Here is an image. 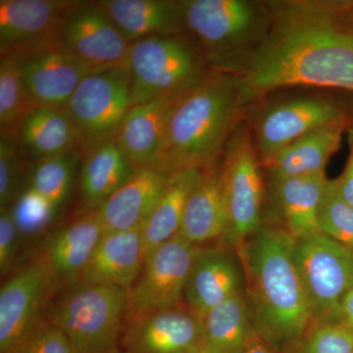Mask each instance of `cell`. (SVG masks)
Segmentation results:
<instances>
[{
	"label": "cell",
	"instance_id": "obj_18",
	"mask_svg": "<svg viewBox=\"0 0 353 353\" xmlns=\"http://www.w3.org/2000/svg\"><path fill=\"white\" fill-rule=\"evenodd\" d=\"M241 285L240 267L230 253L201 250L185 287L188 308L202 321L216 306L243 292Z\"/></svg>",
	"mask_w": 353,
	"mask_h": 353
},
{
	"label": "cell",
	"instance_id": "obj_36",
	"mask_svg": "<svg viewBox=\"0 0 353 353\" xmlns=\"http://www.w3.org/2000/svg\"><path fill=\"white\" fill-rule=\"evenodd\" d=\"M17 353H76L61 330L41 322L31 338Z\"/></svg>",
	"mask_w": 353,
	"mask_h": 353
},
{
	"label": "cell",
	"instance_id": "obj_19",
	"mask_svg": "<svg viewBox=\"0 0 353 353\" xmlns=\"http://www.w3.org/2000/svg\"><path fill=\"white\" fill-rule=\"evenodd\" d=\"M145 264L141 228L103 234L85 270L81 282L116 285L129 290Z\"/></svg>",
	"mask_w": 353,
	"mask_h": 353
},
{
	"label": "cell",
	"instance_id": "obj_17",
	"mask_svg": "<svg viewBox=\"0 0 353 353\" xmlns=\"http://www.w3.org/2000/svg\"><path fill=\"white\" fill-rule=\"evenodd\" d=\"M169 178L170 174L153 167H134L129 180L97 209L105 234L143 226Z\"/></svg>",
	"mask_w": 353,
	"mask_h": 353
},
{
	"label": "cell",
	"instance_id": "obj_27",
	"mask_svg": "<svg viewBox=\"0 0 353 353\" xmlns=\"http://www.w3.org/2000/svg\"><path fill=\"white\" fill-rule=\"evenodd\" d=\"M202 171L187 169L170 174L166 189L141 227L145 261L180 231L188 199Z\"/></svg>",
	"mask_w": 353,
	"mask_h": 353
},
{
	"label": "cell",
	"instance_id": "obj_4",
	"mask_svg": "<svg viewBox=\"0 0 353 353\" xmlns=\"http://www.w3.org/2000/svg\"><path fill=\"white\" fill-rule=\"evenodd\" d=\"M129 290L79 283L51 311L50 323L63 332L76 353H110L126 318Z\"/></svg>",
	"mask_w": 353,
	"mask_h": 353
},
{
	"label": "cell",
	"instance_id": "obj_32",
	"mask_svg": "<svg viewBox=\"0 0 353 353\" xmlns=\"http://www.w3.org/2000/svg\"><path fill=\"white\" fill-rule=\"evenodd\" d=\"M284 353H353V331L341 322L314 321Z\"/></svg>",
	"mask_w": 353,
	"mask_h": 353
},
{
	"label": "cell",
	"instance_id": "obj_9",
	"mask_svg": "<svg viewBox=\"0 0 353 353\" xmlns=\"http://www.w3.org/2000/svg\"><path fill=\"white\" fill-rule=\"evenodd\" d=\"M201 252L199 245L179 234L158 248L145 260L138 281L129 290L125 319L181 306L190 272Z\"/></svg>",
	"mask_w": 353,
	"mask_h": 353
},
{
	"label": "cell",
	"instance_id": "obj_11",
	"mask_svg": "<svg viewBox=\"0 0 353 353\" xmlns=\"http://www.w3.org/2000/svg\"><path fill=\"white\" fill-rule=\"evenodd\" d=\"M83 2L0 0L1 57L21 58L62 46L65 23Z\"/></svg>",
	"mask_w": 353,
	"mask_h": 353
},
{
	"label": "cell",
	"instance_id": "obj_6",
	"mask_svg": "<svg viewBox=\"0 0 353 353\" xmlns=\"http://www.w3.org/2000/svg\"><path fill=\"white\" fill-rule=\"evenodd\" d=\"M129 66L97 72L83 79L64 111L71 120L83 155L116 139L131 108Z\"/></svg>",
	"mask_w": 353,
	"mask_h": 353
},
{
	"label": "cell",
	"instance_id": "obj_24",
	"mask_svg": "<svg viewBox=\"0 0 353 353\" xmlns=\"http://www.w3.org/2000/svg\"><path fill=\"white\" fill-rule=\"evenodd\" d=\"M328 181L326 174L274 180L287 232L294 240L322 234L319 212Z\"/></svg>",
	"mask_w": 353,
	"mask_h": 353
},
{
	"label": "cell",
	"instance_id": "obj_34",
	"mask_svg": "<svg viewBox=\"0 0 353 353\" xmlns=\"http://www.w3.org/2000/svg\"><path fill=\"white\" fill-rule=\"evenodd\" d=\"M17 139L0 137V208L7 206L19 197L22 160Z\"/></svg>",
	"mask_w": 353,
	"mask_h": 353
},
{
	"label": "cell",
	"instance_id": "obj_1",
	"mask_svg": "<svg viewBox=\"0 0 353 353\" xmlns=\"http://www.w3.org/2000/svg\"><path fill=\"white\" fill-rule=\"evenodd\" d=\"M336 8V1L271 6L270 28L238 77L241 103L299 85L353 94V34Z\"/></svg>",
	"mask_w": 353,
	"mask_h": 353
},
{
	"label": "cell",
	"instance_id": "obj_16",
	"mask_svg": "<svg viewBox=\"0 0 353 353\" xmlns=\"http://www.w3.org/2000/svg\"><path fill=\"white\" fill-rule=\"evenodd\" d=\"M201 336V320L181 305L128 320L125 345L131 353H197Z\"/></svg>",
	"mask_w": 353,
	"mask_h": 353
},
{
	"label": "cell",
	"instance_id": "obj_28",
	"mask_svg": "<svg viewBox=\"0 0 353 353\" xmlns=\"http://www.w3.org/2000/svg\"><path fill=\"white\" fill-rule=\"evenodd\" d=\"M134 166L116 139L106 141L83 155L80 176L81 194L90 211L97 210L129 180Z\"/></svg>",
	"mask_w": 353,
	"mask_h": 353
},
{
	"label": "cell",
	"instance_id": "obj_39",
	"mask_svg": "<svg viewBox=\"0 0 353 353\" xmlns=\"http://www.w3.org/2000/svg\"><path fill=\"white\" fill-rule=\"evenodd\" d=\"M336 13L341 27L353 34V1H336Z\"/></svg>",
	"mask_w": 353,
	"mask_h": 353
},
{
	"label": "cell",
	"instance_id": "obj_30",
	"mask_svg": "<svg viewBox=\"0 0 353 353\" xmlns=\"http://www.w3.org/2000/svg\"><path fill=\"white\" fill-rule=\"evenodd\" d=\"M38 106L30 97L22 68L15 57L0 60V137L18 139L21 125Z\"/></svg>",
	"mask_w": 353,
	"mask_h": 353
},
{
	"label": "cell",
	"instance_id": "obj_23",
	"mask_svg": "<svg viewBox=\"0 0 353 353\" xmlns=\"http://www.w3.org/2000/svg\"><path fill=\"white\" fill-rule=\"evenodd\" d=\"M104 234L97 210L88 211L58 232L43 261L53 279L72 284L80 280Z\"/></svg>",
	"mask_w": 353,
	"mask_h": 353
},
{
	"label": "cell",
	"instance_id": "obj_12",
	"mask_svg": "<svg viewBox=\"0 0 353 353\" xmlns=\"http://www.w3.org/2000/svg\"><path fill=\"white\" fill-rule=\"evenodd\" d=\"M224 169L221 172L226 194L229 227L226 238L243 248L245 241L261 225L263 183L256 150L245 132H239L228 145Z\"/></svg>",
	"mask_w": 353,
	"mask_h": 353
},
{
	"label": "cell",
	"instance_id": "obj_8",
	"mask_svg": "<svg viewBox=\"0 0 353 353\" xmlns=\"http://www.w3.org/2000/svg\"><path fill=\"white\" fill-rule=\"evenodd\" d=\"M296 260L315 321L338 322L353 289V252L324 234L296 241Z\"/></svg>",
	"mask_w": 353,
	"mask_h": 353
},
{
	"label": "cell",
	"instance_id": "obj_10",
	"mask_svg": "<svg viewBox=\"0 0 353 353\" xmlns=\"http://www.w3.org/2000/svg\"><path fill=\"white\" fill-rule=\"evenodd\" d=\"M333 125L352 127L353 108L322 97L281 102L267 108L260 116L255 129V148L266 163L297 139Z\"/></svg>",
	"mask_w": 353,
	"mask_h": 353
},
{
	"label": "cell",
	"instance_id": "obj_5",
	"mask_svg": "<svg viewBox=\"0 0 353 353\" xmlns=\"http://www.w3.org/2000/svg\"><path fill=\"white\" fill-rule=\"evenodd\" d=\"M128 66L132 78L131 108L183 94L206 75L201 59L175 34L134 41Z\"/></svg>",
	"mask_w": 353,
	"mask_h": 353
},
{
	"label": "cell",
	"instance_id": "obj_20",
	"mask_svg": "<svg viewBox=\"0 0 353 353\" xmlns=\"http://www.w3.org/2000/svg\"><path fill=\"white\" fill-rule=\"evenodd\" d=\"M183 94L145 102L128 111L116 143L134 167H154L157 164L167 123Z\"/></svg>",
	"mask_w": 353,
	"mask_h": 353
},
{
	"label": "cell",
	"instance_id": "obj_37",
	"mask_svg": "<svg viewBox=\"0 0 353 353\" xmlns=\"http://www.w3.org/2000/svg\"><path fill=\"white\" fill-rule=\"evenodd\" d=\"M20 233L11 211H1L0 215V270L7 273L12 264L17 250L18 234Z\"/></svg>",
	"mask_w": 353,
	"mask_h": 353
},
{
	"label": "cell",
	"instance_id": "obj_29",
	"mask_svg": "<svg viewBox=\"0 0 353 353\" xmlns=\"http://www.w3.org/2000/svg\"><path fill=\"white\" fill-rule=\"evenodd\" d=\"M17 139L23 154L38 160L80 150L73 124L61 109L34 108L23 121Z\"/></svg>",
	"mask_w": 353,
	"mask_h": 353
},
{
	"label": "cell",
	"instance_id": "obj_2",
	"mask_svg": "<svg viewBox=\"0 0 353 353\" xmlns=\"http://www.w3.org/2000/svg\"><path fill=\"white\" fill-rule=\"evenodd\" d=\"M252 313L260 338L277 350L299 340L315 321L287 230L261 226L246 245Z\"/></svg>",
	"mask_w": 353,
	"mask_h": 353
},
{
	"label": "cell",
	"instance_id": "obj_26",
	"mask_svg": "<svg viewBox=\"0 0 353 353\" xmlns=\"http://www.w3.org/2000/svg\"><path fill=\"white\" fill-rule=\"evenodd\" d=\"M259 336L243 292L216 306L202 320L201 353H243Z\"/></svg>",
	"mask_w": 353,
	"mask_h": 353
},
{
	"label": "cell",
	"instance_id": "obj_38",
	"mask_svg": "<svg viewBox=\"0 0 353 353\" xmlns=\"http://www.w3.org/2000/svg\"><path fill=\"white\" fill-rule=\"evenodd\" d=\"M348 141H350V157L347 166L340 178L336 179L340 194L345 201L353 206V126L348 129Z\"/></svg>",
	"mask_w": 353,
	"mask_h": 353
},
{
	"label": "cell",
	"instance_id": "obj_13",
	"mask_svg": "<svg viewBox=\"0 0 353 353\" xmlns=\"http://www.w3.org/2000/svg\"><path fill=\"white\" fill-rule=\"evenodd\" d=\"M53 276L44 262L26 267L0 290V353H17L41 324Z\"/></svg>",
	"mask_w": 353,
	"mask_h": 353
},
{
	"label": "cell",
	"instance_id": "obj_40",
	"mask_svg": "<svg viewBox=\"0 0 353 353\" xmlns=\"http://www.w3.org/2000/svg\"><path fill=\"white\" fill-rule=\"evenodd\" d=\"M338 322L343 323L353 331V289L345 294L341 301Z\"/></svg>",
	"mask_w": 353,
	"mask_h": 353
},
{
	"label": "cell",
	"instance_id": "obj_41",
	"mask_svg": "<svg viewBox=\"0 0 353 353\" xmlns=\"http://www.w3.org/2000/svg\"><path fill=\"white\" fill-rule=\"evenodd\" d=\"M243 353H278V350L270 343L257 336Z\"/></svg>",
	"mask_w": 353,
	"mask_h": 353
},
{
	"label": "cell",
	"instance_id": "obj_15",
	"mask_svg": "<svg viewBox=\"0 0 353 353\" xmlns=\"http://www.w3.org/2000/svg\"><path fill=\"white\" fill-rule=\"evenodd\" d=\"M16 59L34 104L61 110L83 79L99 72L70 54L62 46Z\"/></svg>",
	"mask_w": 353,
	"mask_h": 353
},
{
	"label": "cell",
	"instance_id": "obj_21",
	"mask_svg": "<svg viewBox=\"0 0 353 353\" xmlns=\"http://www.w3.org/2000/svg\"><path fill=\"white\" fill-rule=\"evenodd\" d=\"M97 4L131 43L173 36L183 25V1L103 0Z\"/></svg>",
	"mask_w": 353,
	"mask_h": 353
},
{
	"label": "cell",
	"instance_id": "obj_31",
	"mask_svg": "<svg viewBox=\"0 0 353 353\" xmlns=\"http://www.w3.org/2000/svg\"><path fill=\"white\" fill-rule=\"evenodd\" d=\"M82 155L80 150H75L38 160L32 170L30 188L57 210L68 199L77 165Z\"/></svg>",
	"mask_w": 353,
	"mask_h": 353
},
{
	"label": "cell",
	"instance_id": "obj_3",
	"mask_svg": "<svg viewBox=\"0 0 353 353\" xmlns=\"http://www.w3.org/2000/svg\"><path fill=\"white\" fill-rule=\"evenodd\" d=\"M241 104L238 78L206 74L176 102L153 168L169 174L208 169L233 131Z\"/></svg>",
	"mask_w": 353,
	"mask_h": 353
},
{
	"label": "cell",
	"instance_id": "obj_7",
	"mask_svg": "<svg viewBox=\"0 0 353 353\" xmlns=\"http://www.w3.org/2000/svg\"><path fill=\"white\" fill-rule=\"evenodd\" d=\"M183 4V26L199 39L209 61L224 69L259 34L265 20L263 11L245 0H190Z\"/></svg>",
	"mask_w": 353,
	"mask_h": 353
},
{
	"label": "cell",
	"instance_id": "obj_35",
	"mask_svg": "<svg viewBox=\"0 0 353 353\" xmlns=\"http://www.w3.org/2000/svg\"><path fill=\"white\" fill-rule=\"evenodd\" d=\"M55 211L50 202L29 188L18 197L11 212L20 233L34 234L50 222Z\"/></svg>",
	"mask_w": 353,
	"mask_h": 353
},
{
	"label": "cell",
	"instance_id": "obj_25",
	"mask_svg": "<svg viewBox=\"0 0 353 353\" xmlns=\"http://www.w3.org/2000/svg\"><path fill=\"white\" fill-rule=\"evenodd\" d=\"M350 128L347 125H333L310 132L290 143L265 164L274 180L325 174L330 158L338 152L343 134Z\"/></svg>",
	"mask_w": 353,
	"mask_h": 353
},
{
	"label": "cell",
	"instance_id": "obj_33",
	"mask_svg": "<svg viewBox=\"0 0 353 353\" xmlns=\"http://www.w3.org/2000/svg\"><path fill=\"white\" fill-rule=\"evenodd\" d=\"M319 225L322 234L353 252V206L341 197L336 179L327 183Z\"/></svg>",
	"mask_w": 353,
	"mask_h": 353
},
{
	"label": "cell",
	"instance_id": "obj_43",
	"mask_svg": "<svg viewBox=\"0 0 353 353\" xmlns=\"http://www.w3.org/2000/svg\"><path fill=\"white\" fill-rule=\"evenodd\" d=\"M197 353H201V352H197Z\"/></svg>",
	"mask_w": 353,
	"mask_h": 353
},
{
	"label": "cell",
	"instance_id": "obj_14",
	"mask_svg": "<svg viewBox=\"0 0 353 353\" xmlns=\"http://www.w3.org/2000/svg\"><path fill=\"white\" fill-rule=\"evenodd\" d=\"M62 48L95 71L128 66L132 43L99 8L83 1L65 23Z\"/></svg>",
	"mask_w": 353,
	"mask_h": 353
},
{
	"label": "cell",
	"instance_id": "obj_42",
	"mask_svg": "<svg viewBox=\"0 0 353 353\" xmlns=\"http://www.w3.org/2000/svg\"><path fill=\"white\" fill-rule=\"evenodd\" d=\"M110 353H120V352H116V350H114V352H110Z\"/></svg>",
	"mask_w": 353,
	"mask_h": 353
},
{
	"label": "cell",
	"instance_id": "obj_22",
	"mask_svg": "<svg viewBox=\"0 0 353 353\" xmlns=\"http://www.w3.org/2000/svg\"><path fill=\"white\" fill-rule=\"evenodd\" d=\"M229 215L221 172L203 170L188 199L180 234L194 245L226 236Z\"/></svg>",
	"mask_w": 353,
	"mask_h": 353
}]
</instances>
